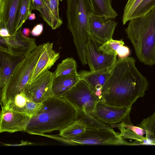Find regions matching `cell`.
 <instances>
[{
    "instance_id": "20",
    "label": "cell",
    "mask_w": 155,
    "mask_h": 155,
    "mask_svg": "<svg viewBox=\"0 0 155 155\" xmlns=\"http://www.w3.org/2000/svg\"><path fill=\"white\" fill-rule=\"evenodd\" d=\"M80 80L78 73L54 77L52 85L54 96L62 97Z\"/></svg>"
},
{
    "instance_id": "29",
    "label": "cell",
    "mask_w": 155,
    "mask_h": 155,
    "mask_svg": "<svg viewBox=\"0 0 155 155\" xmlns=\"http://www.w3.org/2000/svg\"><path fill=\"white\" fill-rule=\"evenodd\" d=\"M52 14L53 21V29L55 30L61 26L63 23L59 13V0H44Z\"/></svg>"
},
{
    "instance_id": "9",
    "label": "cell",
    "mask_w": 155,
    "mask_h": 155,
    "mask_svg": "<svg viewBox=\"0 0 155 155\" xmlns=\"http://www.w3.org/2000/svg\"><path fill=\"white\" fill-rule=\"evenodd\" d=\"M54 72L47 70L28 84L23 92L34 102L42 103L54 96L52 89Z\"/></svg>"
},
{
    "instance_id": "34",
    "label": "cell",
    "mask_w": 155,
    "mask_h": 155,
    "mask_svg": "<svg viewBox=\"0 0 155 155\" xmlns=\"http://www.w3.org/2000/svg\"><path fill=\"white\" fill-rule=\"evenodd\" d=\"M43 26L42 24H39L35 25L31 31V35L34 36H38L42 33Z\"/></svg>"
},
{
    "instance_id": "12",
    "label": "cell",
    "mask_w": 155,
    "mask_h": 155,
    "mask_svg": "<svg viewBox=\"0 0 155 155\" xmlns=\"http://www.w3.org/2000/svg\"><path fill=\"white\" fill-rule=\"evenodd\" d=\"M31 117L2 106L0 132L25 131Z\"/></svg>"
},
{
    "instance_id": "23",
    "label": "cell",
    "mask_w": 155,
    "mask_h": 155,
    "mask_svg": "<svg viewBox=\"0 0 155 155\" xmlns=\"http://www.w3.org/2000/svg\"><path fill=\"white\" fill-rule=\"evenodd\" d=\"M77 64L72 57L68 58L59 63L54 72V77L77 74Z\"/></svg>"
},
{
    "instance_id": "33",
    "label": "cell",
    "mask_w": 155,
    "mask_h": 155,
    "mask_svg": "<svg viewBox=\"0 0 155 155\" xmlns=\"http://www.w3.org/2000/svg\"><path fill=\"white\" fill-rule=\"evenodd\" d=\"M0 51L11 54L9 45L5 37H0Z\"/></svg>"
},
{
    "instance_id": "1",
    "label": "cell",
    "mask_w": 155,
    "mask_h": 155,
    "mask_svg": "<svg viewBox=\"0 0 155 155\" xmlns=\"http://www.w3.org/2000/svg\"><path fill=\"white\" fill-rule=\"evenodd\" d=\"M135 61L131 57L117 60L102 89L101 101L117 107H130L144 96L149 82L137 68Z\"/></svg>"
},
{
    "instance_id": "15",
    "label": "cell",
    "mask_w": 155,
    "mask_h": 155,
    "mask_svg": "<svg viewBox=\"0 0 155 155\" xmlns=\"http://www.w3.org/2000/svg\"><path fill=\"white\" fill-rule=\"evenodd\" d=\"M60 57V53L53 49V43L48 42L42 44L41 52L28 84L49 70Z\"/></svg>"
},
{
    "instance_id": "25",
    "label": "cell",
    "mask_w": 155,
    "mask_h": 155,
    "mask_svg": "<svg viewBox=\"0 0 155 155\" xmlns=\"http://www.w3.org/2000/svg\"><path fill=\"white\" fill-rule=\"evenodd\" d=\"M31 9L36 10L40 12L43 20L52 29L53 18L49 7L44 0H32Z\"/></svg>"
},
{
    "instance_id": "10",
    "label": "cell",
    "mask_w": 155,
    "mask_h": 155,
    "mask_svg": "<svg viewBox=\"0 0 155 155\" xmlns=\"http://www.w3.org/2000/svg\"><path fill=\"white\" fill-rule=\"evenodd\" d=\"M117 23L113 19L106 20L102 16L91 12L88 18L89 33L103 45L112 38Z\"/></svg>"
},
{
    "instance_id": "37",
    "label": "cell",
    "mask_w": 155,
    "mask_h": 155,
    "mask_svg": "<svg viewBox=\"0 0 155 155\" xmlns=\"http://www.w3.org/2000/svg\"><path fill=\"white\" fill-rule=\"evenodd\" d=\"M35 16L34 13H31L29 16L28 19L30 20H33L35 19Z\"/></svg>"
},
{
    "instance_id": "5",
    "label": "cell",
    "mask_w": 155,
    "mask_h": 155,
    "mask_svg": "<svg viewBox=\"0 0 155 155\" xmlns=\"http://www.w3.org/2000/svg\"><path fill=\"white\" fill-rule=\"evenodd\" d=\"M42 48V45L38 46L16 65L7 83L1 88V100L3 105L17 94L23 92L31 78Z\"/></svg>"
},
{
    "instance_id": "36",
    "label": "cell",
    "mask_w": 155,
    "mask_h": 155,
    "mask_svg": "<svg viewBox=\"0 0 155 155\" xmlns=\"http://www.w3.org/2000/svg\"><path fill=\"white\" fill-rule=\"evenodd\" d=\"M31 33L30 29L28 28H24L21 30V34L23 36L27 38Z\"/></svg>"
},
{
    "instance_id": "6",
    "label": "cell",
    "mask_w": 155,
    "mask_h": 155,
    "mask_svg": "<svg viewBox=\"0 0 155 155\" xmlns=\"http://www.w3.org/2000/svg\"><path fill=\"white\" fill-rule=\"evenodd\" d=\"M59 140L72 145H135L121 137L120 134L114 131L104 130L87 128L83 134L71 139L59 137Z\"/></svg>"
},
{
    "instance_id": "24",
    "label": "cell",
    "mask_w": 155,
    "mask_h": 155,
    "mask_svg": "<svg viewBox=\"0 0 155 155\" xmlns=\"http://www.w3.org/2000/svg\"><path fill=\"white\" fill-rule=\"evenodd\" d=\"M78 119H80L83 121L87 128L114 131L112 128L101 122L92 115L84 111H78Z\"/></svg>"
},
{
    "instance_id": "31",
    "label": "cell",
    "mask_w": 155,
    "mask_h": 155,
    "mask_svg": "<svg viewBox=\"0 0 155 155\" xmlns=\"http://www.w3.org/2000/svg\"><path fill=\"white\" fill-rule=\"evenodd\" d=\"M143 0H128L125 6L122 17L124 25L129 21L131 15Z\"/></svg>"
},
{
    "instance_id": "17",
    "label": "cell",
    "mask_w": 155,
    "mask_h": 155,
    "mask_svg": "<svg viewBox=\"0 0 155 155\" xmlns=\"http://www.w3.org/2000/svg\"><path fill=\"white\" fill-rule=\"evenodd\" d=\"M111 70H82L78 72V74L80 80L84 81L89 85L101 101L102 90L110 75Z\"/></svg>"
},
{
    "instance_id": "13",
    "label": "cell",
    "mask_w": 155,
    "mask_h": 155,
    "mask_svg": "<svg viewBox=\"0 0 155 155\" xmlns=\"http://www.w3.org/2000/svg\"><path fill=\"white\" fill-rule=\"evenodd\" d=\"M21 0H0V28H5L10 35L17 31V25Z\"/></svg>"
},
{
    "instance_id": "18",
    "label": "cell",
    "mask_w": 155,
    "mask_h": 155,
    "mask_svg": "<svg viewBox=\"0 0 155 155\" xmlns=\"http://www.w3.org/2000/svg\"><path fill=\"white\" fill-rule=\"evenodd\" d=\"M112 128H117L120 130V136L124 139H131L136 140L138 143H145L149 140L143 135L146 134L145 130L132 124L129 115L120 123L111 124Z\"/></svg>"
},
{
    "instance_id": "26",
    "label": "cell",
    "mask_w": 155,
    "mask_h": 155,
    "mask_svg": "<svg viewBox=\"0 0 155 155\" xmlns=\"http://www.w3.org/2000/svg\"><path fill=\"white\" fill-rule=\"evenodd\" d=\"M138 126L145 130L146 137L151 143L155 144V109L153 113L142 120Z\"/></svg>"
},
{
    "instance_id": "11",
    "label": "cell",
    "mask_w": 155,
    "mask_h": 155,
    "mask_svg": "<svg viewBox=\"0 0 155 155\" xmlns=\"http://www.w3.org/2000/svg\"><path fill=\"white\" fill-rule=\"evenodd\" d=\"M132 107H118L104 103L100 101L91 115L101 122L110 125L120 123L129 114Z\"/></svg>"
},
{
    "instance_id": "14",
    "label": "cell",
    "mask_w": 155,
    "mask_h": 155,
    "mask_svg": "<svg viewBox=\"0 0 155 155\" xmlns=\"http://www.w3.org/2000/svg\"><path fill=\"white\" fill-rule=\"evenodd\" d=\"M21 27L15 34L5 37L8 43L11 55L15 56L25 57L38 47L36 39L26 38L21 34Z\"/></svg>"
},
{
    "instance_id": "2",
    "label": "cell",
    "mask_w": 155,
    "mask_h": 155,
    "mask_svg": "<svg viewBox=\"0 0 155 155\" xmlns=\"http://www.w3.org/2000/svg\"><path fill=\"white\" fill-rule=\"evenodd\" d=\"M78 117L77 110L71 104L62 97L54 96L42 103L41 109L31 117L25 132L41 135L60 131Z\"/></svg>"
},
{
    "instance_id": "16",
    "label": "cell",
    "mask_w": 155,
    "mask_h": 155,
    "mask_svg": "<svg viewBox=\"0 0 155 155\" xmlns=\"http://www.w3.org/2000/svg\"><path fill=\"white\" fill-rule=\"evenodd\" d=\"M3 106L5 108L31 117L41 109L42 103L34 102L22 92L11 98Z\"/></svg>"
},
{
    "instance_id": "7",
    "label": "cell",
    "mask_w": 155,
    "mask_h": 155,
    "mask_svg": "<svg viewBox=\"0 0 155 155\" xmlns=\"http://www.w3.org/2000/svg\"><path fill=\"white\" fill-rule=\"evenodd\" d=\"M62 97L77 110L89 114L92 113L101 99L85 82L80 80Z\"/></svg>"
},
{
    "instance_id": "28",
    "label": "cell",
    "mask_w": 155,
    "mask_h": 155,
    "mask_svg": "<svg viewBox=\"0 0 155 155\" xmlns=\"http://www.w3.org/2000/svg\"><path fill=\"white\" fill-rule=\"evenodd\" d=\"M155 7V0H143L134 12L129 21L144 16Z\"/></svg>"
},
{
    "instance_id": "21",
    "label": "cell",
    "mask_w": 155,
    "mask_h": 155,
    "mask_svg": "<svg viewBox=\"0 0 155 155\" xmlns=\"http://www.w3.org/2000/svg\"><path fill=\"white\" fill-rule=\"evenodd\" d=\"M94 14L103 16L106 20L115 19L117 13L112 6V0H89Z\"/></svg>"
},
{
    "instance_id": "35",
    "label": "cell",
    "mask_w": 155,
    "mask_h": 155,
    "mask_svg": "<svg viewBox=\"0 0 155 155\" xmlns=\"http://www.w3.org/2000/svg\"><path fill=\"white\" fill-rule=\"evenodd\" d=\"M11 35L6 28H0V36L1 37H6L10 36Z\"/></svg>"
},
{
    "instance_id": "30",
    "label": "cell",
    "mask_w": 155,
    "mask_h": 155,
    "mask_svg": "<svg viewBox=\"0 0 155 155\" xmlns=\"http://www.w3.org/2000/svg\"><path fill=\"white\" fill-rule=\"evenodd\" d=\"M124 44L122 39L115 40L112 38L99 46V50L105 54H117V49Z\"/></svg>"
},
{
    "instance_id": "32",
    "label": "cell",
    "mask_w": 155,
    "mask_h": 155,
    "mask_svg": "<svg viewBox=\"0 0 155 155\" xmlns=\"http://www.w3.org/2000/svg\"><path fill=\"white\" fill-rule=\"evenodd\" d=\"M129 48L125 46H121L117 51V55L119 58H124L127 57L130 54Z\"/></svg>"
},
{
    "instance_id": "38",
    "label": "cell",
    "mask_w": 155,
    "mask_h": 155,
    "mask_svg": "<svg viewBox=\"0 0 155 155\" xmlns=\"http://www.w3.org/2000/svg\"><path fill=\"white\" fill-rule=\"evenodd\" d=\"M60 1H62L64 0H60Z\"/></svg>"
},
{
    "instance_id": "3",
    "label": "cell",
    "mask_w": 155,
    "mask_h": 155,
    "mask_svg": "<svg viewBox=\"0 0 155 155\" xmlns=\"http://www.w3.org/2000/svg\"><path fill=\"white\" fill-rule=\"evenodd\" d=\"M125 29L138 60L144 64H155V7L144 16L129 21Z\"/></svg>"
},
{
    "instance_id": "19",
    "label": "cell",
    "mask_w": 155,
    "mask_h": 155,
    "mask_svg": "<svg viewBox=\"0 0 155 155\" xmlns=\"http://www.w3.org/2000/svg\"><path fill=\"white\" fill-rule=\"evenodd\" d=\"M25 57L13 56L0 51V87L6 84L17 64Z\"/></svg>"
},
{
    "instance_id": "4",
    "label": "cell",
    "mask_w": 155,
    "mask_h": 155,
    "mask_svg": "<svg viewBox=\"0 0 155 155\" xmlns=\"http://www.w3.org/2000/svg\"><path fill=\"white\" fill-rule=\"evenodd\" d=\"M67 28L71 32L79 59L84 65L87 64L85 49L90 35L89 14L92 12L89 0H67Z\"/></svg>"
},
{
    "instance_id": "22",
    "label": "cell",
    "mask_w": 155,
    "mask_h": 155,
    "mask_svg": "<svg viewBox=\"0 0 155 155\" xmlns=\"http://www.w3.org/2000/svg\"><path fill=\"white\" fill-rule=\"evenodd\" d=\"M86 129V125L83 121L78 119L60 131L59 135L65 138L71 139L84 133Z\"/></svg>"
},
{
    "instance_id": "27",
    "label": "cell",
    "mask_w": 155,
    "mask_h": 155,
    "mask_svg": "<svg viewBox=\"0 0 155 155\" xmlns=\"http://www.w3.org/2000/svg\"><path fill=\"white\" fill-rule=\"evenodd\" d=\"M32 0H21L17 22V31L31 13Z\"/></svg>"
},
{
    "instance_id": "8",
    "label": "cell",
    "mask_w": 155,
    "mask_h": 155,
    "mask_svg": "<svg viewBox=\"0 0 155 155\" xmlns=\"http://www.w3.org/2000/svg\"><path fill=\"white\" fill-rule=\"evenodd\" d=\"M101 45L90 35L86 46L85 56L91 71H110L117 60V54H105L99 50Z\"/></svg>"
}]
</instances>
